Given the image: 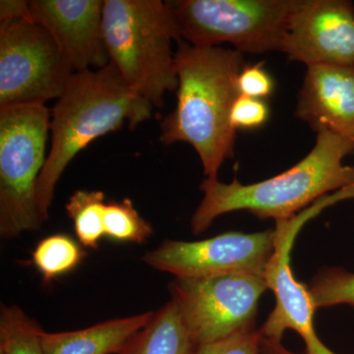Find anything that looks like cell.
Wrapping results in <instances>:
<instances>
[{
	"label": "cell",
	"instance_id": "6da1fadb",
	"mask_svg": "<svg viewBox=\"0 0 354 354\" xmlns=\"http://www.w3.org/2000/svg\"><path fill=\"white\" fill-rule=\"evenodd\" d=\"M174 58L177 102L160 125V141L190 144L207 178H218L221 165L234 155L237 130L230 113L241 95L237 78L245 66L243 55L236 50L195 48L180 41Z\"/></svg>",
	"mask_w": 354,
	"mask_h": 354
},
{
	"label": "cell",
	"instance_id": "7a4b0ae2",
	"mask_svg": "<svg viewBox=\"0 0 354 354\" xmlns=\"http://www.w3.org/2000/svg\"><path fill=\"white\" fill-rule=\"evenodd\" d=\"M353 152L354 140L320 130L308 155L278 176L252 184L205 178L200 185L204 196L191 218V230L202 234L221 216L236 211L276 223L290 220L330 192L354 186V167L344 164Z\"/></svg>",
	"mask_w": 354,
	"mask_h": 354
},
{
	"label": "cell",
	"instance_id": "3957f363",
	"mask_svg": "<svg viewBox=\"0 0 354 354\" xmlns=\"http://www.w3.org/2000/svg\"><path fill=\"white\" fill-rule=\"evenodd\" d=\"M152 104L122 78L113 64L75 72L50 111L51 147L39 177L37 196L48 220L55 187L67 165L93 141L128 123L135 129L153 114Z\"/></svg>",
	"mask_w": 354,
	"mask_h": 354
},
{
	"label": "cell",
	"instance_id": "277c9868",
	"mask_svg": "<svg viewBox=\"0 0 354 354\" xmlns=\"http://www.w3.org/2000/svg\"><path fill=\"white\" fill-rule=\"evenodd\" d=\"M104 32L111 64L153 108L178 86L172 41L176 24L160 0H104Z\"/></svg>",
	"mask_w": 354,
	"mask_h": 354
},
{
	"label": "cell",
	"instance_id": "5b68a950",
	"mask_svg": "<svg viewBox=\"0 0 354 354\" xmlns=\"http://www.w3.org/2000/svg\"><path fill=\"white\" fill-rule=\"evenodd\" d=\"M50 111L44 104L0 108V235L14 239L44 223L37 196Z\"/></svg>",
	"mask_w": 354,
	"mask_h": 354
},
{
	"label": "cell",
	"instance_id": "8992f818",
	"mask_svg": "<svg viewBox=\"0 0 354 354\" xmlns=\"http://www.w3.org/2000/svg\"><path fill=\"white\" fill-rule=\"evenodd\" d=\"M299 0L165 1L181 41L195 48L230 44L239 53L281 51Z\"/></svg>",
	"mask_w": 354,
	"mask_h": 354
},
{
	"label": "cell",
	"instance_id": "52a82bcc",
	"mask_svg": "<svg viewBox=\"0 0 354 354\" xmlns=\"http://www.w3.org/2000/svg\"><path fill=\"white\" fill-rule=\"evenodd\" d=\"M73 73L41 25L22 19L0 21V108L58 99Z\"/></svg>",
	"mask_w": 354,
	"mask_h": 354
},
{
	"label": "cell",
	"instance_id": "ba28073f",
	"mask_svg": "<svg viewBox=\"0 0 354 354\" xmlns=\"http://www.w3.org/2000/svg\"><path fill=\"white\" fill-rule=\"evenodd\" d=\"M354 199V186L326 195L290 220L277 221L274 249L264 272L268 290L276 297V306L260 332L263 337L283 339L286 330L301 337L306 354H337L319 339L314 326L315 306L308 286L298 281L291 269V251L305 223L337 203Z\"/></svg>",
	"mask_w": 354,
	"mask_h": 354
},
{
	"label": "cell",
	"instance_id": "9c48e42d",
	"mask_svg": "<svg viewBox=\"0 0 354 354\" xmlns=\"http://www.w3.org/2000/svg\"><path fill=\"white\" fill-rule=\"evenodd\" d=\"M264 277L230 274L208 278H176L171 299L178 305L197 346L254 329Z\"/></svg>",
	"mask_w": 354,
	"mask_h": 354
},
{
	"label": "cell",
	"instance_id": "30bf717a",
	"mask_svg": "<svg viewBox=\"0 0 354 354\" xmlns=\"http://www.w3.org/2000/svg\"><path fill=\"white\" fill-rule=\"evenodd\" d=\"M274 249V230L223 232L199 241H165L142 257L146 265L176 278L230 274L264 276Z\"/></svg>",
	"mask_w": 354,
	"mask_h": 354
},
{
	"label": "cell",
	"instance_id": "8fae6325",
	"mask_svg": "<svg viewBox=\"0 0 354 354\" xmlns=\"http://www.w3.org/2000/svg\"><path fill=\"white\" fill-rule=\"evenodd\" d=\"M290 60L354 66V6L348 0H299L283 50Z\"/></svg>",
	"mask_w": 354,
	"mask_h": 354
},
{
	"label": "cell",
	"instance_id": "7c38bea8",
	"mask_svg": "<svg viewBox=\"0 0 354 354\" xmlns=\"http://www.w3.org/2000/svg\"><path fill=\"white\" fill-rule=\"evenodd\" d=\"M101 0H32V21L55 39L75 72L111 64Z\"/></svg>",
	"mask_w": 354,
	"mask_h": 354
},
{
	"label": "cell",
	"instance_id": "4fadbf2b",
	"mask_svg": "<svg viewBox=\"0 0 354 354\" xmlns=\"http://www.w3.org/2000/svg\"><path fill=\"white\" fill-rule=\"evenodd\" d=\"M295 115L316 132L328 130L354 140V66L307 67Z\"/></svg>",
	"mask_w": 354,
	"mask_h": 354
},
{
	"label": "cell",
	"instance_id": "5bb4252c",
	"mask_svg": "<svg viewBox=\"0 0 354 354\" xmlns=\"http://www.w3.org/2000/svg\"><path fill=\"white\" fill-rule=\"evenodd\" d=\"M153 312L104 321L70 332L43 333L46 354H120L133 335L150 320Z\"/></svg>",
	"mask_w": 354,
	"mask_h": 354
},
{
	"label": "cell",
	"instance_id": "9a60e30c",
	"mask_svg": "<svg viewBox=\"0 0 354 354\" xmlns=\"http://www.w3.org/2000/svg\"><path fill=\"white\" fill-rule=\"evenodd\" d=\"M195 344L174 299L153 312L120 354H195Z\"/></svg>",
	"mask_w": 354,
	"mask_h": 354
},
{
	"label": "cell",
	"instance_id": "2e32d148",
	"mask_svg": "<svg viewBox=\"0 0 354 354\" xmlns=\"http://www.w3.org/2000/svg\"><path fill=\"white\" fill-rule=\"evenodd\" d=\"M85 257V250L79 241L64 234L41 239L32 254L35 267L48 283L75 270Z\"/></svg>",
	"mask_w": 354,
	"mask_h": 354
},
{
	"label": "cell",
	"instance_id": "e0dca14e",
	"mask_svg": "<svg viewBox=\"0 0 354 354\" xmlns=\"http://www.w3.org/2000/svg\"><path fill=\"white\" fill-rule=\"evenodd\" d=\"M106 197L102 191L77 190L70 196L65 209L73 221L77 239L86 248H99L104 236Z\"/></svg>",
	"mask_w": 354,
	"mask_h": 354
},
{
	"label": "cell",
	"instance_id": "ac0fdd59",
	"mask_svg": "<svg viewBox=\"0 0 354 354\" xmlns=\"http://www.w3.org/2000/svg\"><path fill=\"white\" fill-rule=\"evenodd\" d=\"M44 330L17 305L2 304L0 309V353L46 354Z\"/></svg>",
	"mask_w": 354,
	"mask_h": 354
},
{
	"label": "cell",
	"instance_id": "d6986e66",
	"mask_svg": "<svg viewBox=\"0 0 354 354\" xmlns=\"http://www.w3.org/2000/svg\"><path fill=\"white\" fill-rule=\"evenodd\" d=\"M104 225V236L111 241L142 244L153 234L152 225L140 215L128 198L106 203Z\"/></svg>",
	"mask_w": 354,
	"mask_h": 354
},
{
	"label": "cell",
	"instance_id": "ffe728a7",
	"mask_svg": "<svg viewBox=\"0 0 354 354\" xmlns=\"http://www.w3.org/2000/svg\"><path fill=\"white\" fill-rule=\"evenodd\" d=\"M308 290L316 309L337 305L354 308V272L339 267H326L311 279Z\"/></svg>",
	"mask_w": 354,
	"mask_h": 354
},
{
	"label": "cell",
	"instance_id": "44dd1931",
	"mask_svg": "<svg viewBox=\"0 0 354 354\" xmlns=\"http://www.w3.org/2000/svg\"><path fill=\"white\" fill-rule=\"evenodd\" d=\"M260 330H243L197 346L195 354H261Z\"/></svg>",
	"mask_w": 354,
	"mask_h": 354
},
{
	"label": "cell",
	"instance_id": "7402d4cb",
	"mask_svg": "<svg viewBox=\"0 0 354 354\" xmlns=\"http://www.w3.org/2000/svg\"><path fill=\"white\" fill-rule=\"evenodd\" d=\"M269 116V106L264 100L241 95L232 106L230 121L236 130H253L263 127Z\"/></svg>",
	"mask_w": 354,
	"mask_h": 354
},
{
	"label": "cell",
	"instance_id": "603a6c76",
	"mask_svg": "<svg viewBox=\"0 0 354 354\" xmlns=\"http://www.w3.org/2000/svg\"><path fill=\"white\" fill-rule=\"evenodd\" d=\"M239 94L264 100L274 93V81L263 64L245 65L237 78Z\"/></svg>",
	"mask_w": 354,
	"mask_h": 354
},
{
	"label": "cell",
	"instance_id": "cb8c5ba5",
	"mask_svg": "<svg viewBox=\"0 0 354 354\" xmlns=\"http://www.w3.org/2000/svg\"><path fill=\"white\" fill-rule=\"evenodd\" d=\"M18 19L32 21L30 1L1 0L0 1V21Z\"/></svg>",
	"mask_w": 354,
	"mask_h": 354
},
{
	"label": "cell",
	"instance_id": "d4e9b609",
	"mask_svg": "<svg viewBox=\"0 0 354 354\" xmlns=\"http://www.w3.org/2000/svg\"><path fill=\"white\" fill-rule=\"evenodd\" d=\"M261 354H306L295 353L283 344L279 339H267L263 337L261 341Z\"/></svg>",
	"mask_w": 354,
	"mask_h": 354
},
{
	"label": "cell",
	"instance_id": "484cf974",
	"mask_svg": "<svg viewBox=\"0 0 354 354\" xmlns=\"http://www.w3.org/2000/svg\"><path fill=\"white\" fill-rule=\"evenodd\" d=\"M0 354H3V353H0Z\"/></svg>",
	"mask_w": 354,
	"mask_h": 354
}]
</instances>
